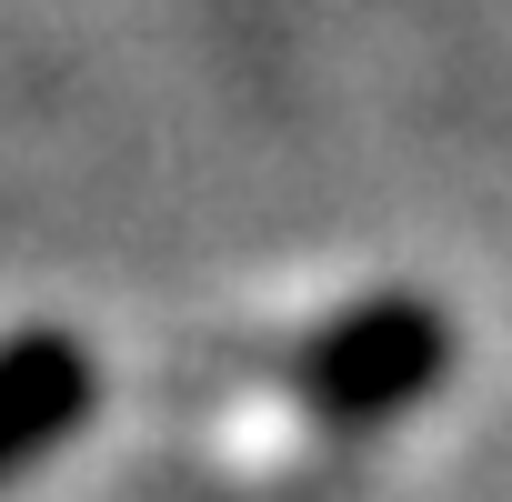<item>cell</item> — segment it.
Here are the masks:
<instances>
[{
	"label": "cell",
	"instance_id": "1",
	"mask_svg": "<svg viewBox=\"0 0 512 502\" xmlns=\"http://www.w3.org/2000/svg\"><path fill=\"white\" fill-rule=\"evenodd\" d=\"M452 372V312L422 302V292H372L352 312H332L302 362H292V392L342 422V432H372V422H402L412 402H432Z\"/></svg>",
	"mask_w": 512,
	"mask_h": 502
},
{
	"label": "cell",
	"instance_id": "2",
	"mask_svg": "<svg viewBox=\"0 0 512 502\" xmlns=\"http://www.w3.org/2000/svg\"><path fill=\"white\" fill-rule=\"evenodd\" d=\"M101 402V362L71 332H11L0 342V482L31 472L51 442H71Z\"/></svg>",
	"mask_w": 512,
	"mask_h": 502
}]
</instances>
